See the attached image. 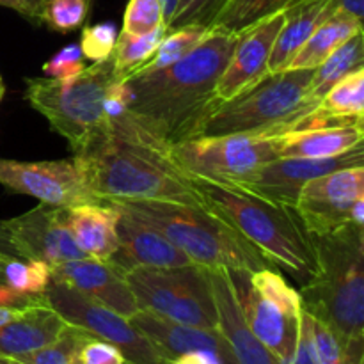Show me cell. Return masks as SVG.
<instances>
[{
  "label": "cell",
  "mask_w": 364,
  "mask_h": 364,
  "mask_svg": "<svg viewBox=\"0 0 364 364\" xmlns=\"http://www.w3.org/2000/svg\"><path fill=\"white\" fill-rule=\"evenodd\" d=\"M235 43L233 32L210 28L198 46L171 66L124 78L130 87L128 116L167 148L194 137L220 102L215 85Z\"/></svg>",
  "instance_id": "6da1fadb"
},
{
  "label": "cell",
  "mask_w": 364,
  "mask_h": 364,
  "mask_svg": "<svg viewBox=\"0 0 364 364\" xmlns=\"http://www.w3.org/2000/svg\"><path fill=\"white\" fill-rule=\"evenodd\" d=\"M91 194L105 199H159L205 206L192 178L174 164L169 148L142 130L128 112L73 155Z\"/></svg>",
  "instance_id": "7a4b0ae2"
},
{
  "label": "cell",
  "mask_w": 364,
  "mask_h": 364,
  "mask_svg": "<svg viewBox=\"0 0 364 364\" xmlns=\"http://www.w3.org/2000/svg\"><path fill=\"white\" fill-rule=\"evenodd\" d=\"M316 269L302 284V308L364 363V226L350 223L309 235Z\"/></svg>",
  "instance_id": "3957f363"
},
{
  "label": "cell",
  "mask_w": 364,
  "mask_h": 364,
  "mask_svg": "<svg viewBox=\"0 0 364 364\" xmlns=\"http://www.w3.org/2000/svg\"><path fill=\"white\" fill-rule=\"evenodd\" d=\"M205 208L230 224L272 265L302 284L316 269L315 249L294 208L263 199L238 185L192 178Z\"/></svg>",
  "instance_id": "277c9868"
},
{
  "label": "cell",
  "mask_w": 364,
  "mask_h": 364,
  "mask_svg": "<svg viewBox=\"0 0 364 364\" xmlns=\"http://www.w3.org/2000/svg\"><path fill=\"white\" fill-rule=\"evenodd\" d=\"M105 201L155 228L183 251L191 262L206 269H228L245 274L272 269V263L255 245L205 206L159 199Z\"/></svg>",
  "instance_id": "5b68a950"
},
{
  "label": "cell",
  "mask_w": 364,
  "mask_h": 364,
  "mask_svg": "<svg viewBox=\"0 0 364 364\" xmlns=\"http://www.w3.org/2000/svg\"><path fill=\"white\" fill-rule=\"evenodd\" d=\"M311 77L313 70L269 73L235 98L217 103L194 137L283 135L297 130L320 105L309 98Z\"/></svg>",
  "instance_id": "8992f818"
},
{
  "label": "cell",
  "mask_w": 364,
  "mask_h": 364,
  "mask_svg": "<svg viewBox=\"0 0 364 364\" xmlns=\"http://www.w3.org/2000/svg\"><path fill=\"white\" fill-rule=\"evenodd\" d=\"M114 80L117 78L110 55L85 66L70 80L25 78V100L48 121L52 130L70 142L77 155L109 128L105 96Z\"/></svg>",
  "instance_id": "52a82bcc"
},
{
  "label": "cell",
  "mask_w": 364,
  "mask_h": 364,
  "mask_svg": "<svg viewBox=\"0 0 364 364\" xmlns=\"http://www.w3.org/2000/svg\"><path fill=\"white\" fill-rule=\"evenodd\" d=\"M139 309L178 323L219 329L208 269L198 263L167 269L137 267L123 274Z\"/></svg>",
  "instance_id": "ba28073f"
},
{
  "label": "cell",
  "mask_w": 364,
  "mask_h": 364,
  "mask_svg": "<svg viewBox=\"0 0 364 364\" xmlns=\"http://www.w3.org/2000/svg\"><path fill=\"white\" fill-rule=\"evenodd\" d=\"M169 155L191 178L244 185L277 156V135H210L169 146Z\"/></svg>",
  "instance_id": "9c48e42d"
},
{
  "label": "cell",
  "mask_w": 364,
  "mask_h": 364,
  "mask_svg": "<svg viewBox=\"0 0 364 364\" xmlns=\"http://www.w3.org/2000/svg\"><path fill=\"white\" fill-rule=\"evenodd\" d=\"M245 277L244 287L233 279L245 322L281 364H288L297 347L301 295L274 269H262Z\"/></svg>",
  "instance_id": "30bf717a"
},
{
  "label": "cell",
  "mask_w": 364,
  "mask_h": 364,
  "mask_svg": "<svg viewBox=\"0 0 364 364\" xmlns=\"http://www.w3.org/2000/svg\"><path fill=\"white\" fill-rule=\"evenodd\" d=\"M45 301L66 323L80 327L92 336L119 348L127 364H167L130 318L75 288L52 279L45 290Z\"/></svg>",
  "instance_id": "8fae6325"
},
{
  "label": "cell",
  "mask_w": 364,
  "mask_h": 364,
  "mask_svg": "<svg viewBox=\"0 0 364 364\" xmlns=\"http://www.w3.org/2000/svg\"><path fill=\"white\" fill-rule=\"evenodd\" d=\"M0 252L18 259H36L50 267L87 258L66 224V208L39 205L27 213L0 220Z\"/></svg>",
  "instance_id": "7c38bea8"
},
{
  "label": "cell",
  "mask_w": 364,
  "mask_h": 364,
  "mask_svg": "<svg viewBox=\"0 0 364 364\" xmlns=\"http://www.w3.org/2000/svg\"><path fill=\"white\" fill-rule=\"evenodd\" d=\"M0 185L14 194H23L57 208L100 203L85 183L75 156L45 162H21L0 159Z\"/></svg>",
  "instance_id": "4fadbf2b"
},
{
  "label": "cell",
  "mask_w": 364,
  "mask_h": 364,
  "mask_svg": "<svg viewBox=\"0 0 364 364\" xmlns=\"http://www.w3.org/2000/svg\"><path fill=\"white\" fill-rule=\"evenodd\" d=\"M359 198H364V166L345 167L309 180L294 210L309 235H322L350 224Z\"/></svg>",
  "instance_id": "5bb4252c"
},
{
  "label": "cell",
  "mask_w": 364,
  "mask_h": 364,
  "mask_svg": "<svg viewBox=\"0 0 364 364\" xmlns=\"http://www.w3.org/2000/svg\"><path fill=\"white\" fill-rule=\"evenodd\" d=\"M364 166V148L354 149L327 159H306V156H279L265 164L252 174L244 185L238 187L252 192L263 199L294 208L299 192L313 178L323 176L345 167Z\"/></svg>",
  "instance_id": "9a60e30c"
},
{
  "label": "cell",
  "mask_w": 364,
  "mask_h": 364,
  "mask_svg": "<svg viewBox=\"0 0 364 364\" xmlns=\"http://www.w3.org/2000/svg\"><path fill=\"white\" fill-rule=\"evenodd\" d=\"M283 21L284 9H279L237 32L235 48L215 85L220 102L235 98L269 75L270 52Z\"/></svg>",
  "instance_id": "2e32d148"
},
{
  "label": "cell",
  "mask_w": 364,
  "mask_h": 364,
  "mask_svg": "<svg viewBox=\"0 0 364 364\" xmlns=\"http://www.w3.org/2000/svg\"><path fill=\"white\" fill-rule=\"evenodd\" d=\"M117 212H119V219L116 223L117 249L107 259L117 272L127 274L128 270L137 267L167 269V267H183L194 263L155 228L141 223L127 212L121 210Z\"/></svg>",
  "instance_id": "e0dca14e"
},
{
  "label": "cell",
  "mask_w": 364,
  "mask_h": 364,
  "mask_svg": "<svg viewBox=\"0 0 364 364\" xmlns=\"http://www.w3.org/2000/svg\"><path fill=\"white\" fill-rule=\"evenodd\" d=\"M130 322L148 338L149 343L156 348L167 364L198 350L213 352L226 364H238L219 329H203L178 323L144 309H139L135 315H132Z\"/></svg>",
  "instance_id": "ac0fdd59"
},
{
  "label": "cell",
  "mask_w": 364,
  "mask_h": 364,
  "mask_svg": "<svg viewBox=\"0 0 364 364\" xmlns=\"http://www.w3.org/2000/svg\"><path fill=\"white\" fill-rule=\"evenodd\" d=\"M363 121L329 119L315 110L301 128L277 135V156L327 159L341 155L363 146Z\"/></svg>",
  "instance_id": "d6986e66"
},
{
  "label": "cell",
  "mask_w": 364,
  "mask_h": 364,
  "mask_svg": "<svg viewBox=\"0 0 364 364\" xmlns=\"http://www.w3.org/2000/svg\"><path fill=\"white\" fill-rule=\"evenodd\" d=\"M219 331L238 364H281L279 359L252 334L242 311L233 276L228 269H208Z\"/></svg>",
  "instance_id": "ffe728a7"
},
{
  "label": "cell",
  "mask_w": 364,
  "mask_h": 364,
  "mask_svg": "<svg viewBox=\"0 0 364 364\" xmlns=\"http://www.w3.org/2000/svg\"><path fill=\"white\" fill-rule=\"evenodd\" d=\"M52 279L75 288L127 318L139 311V306L124 276L109 265V262L78 258L59 263L52 267Z\"/></svg>",
  "instance_id": "44dd1931"
},
{
  "label": "cell",
  "mask_w": 364,
  "mask_h": 364,
  "mask_svg": "<svg viewBox=\"0 0 364 364\" xmlns=\"http://www.w3.org/2000/svg\"><path fill=\"white\" fill-rule=\"evenodd\" d=\"M68 323L48 304L21 309L11 322L0 326V355L18 359L53 343Z\"/></svg>",
  "instance_id": "7402d4cb"
},
{
  "label": "cell",
  "mask_w": 364,
  "mask_h": 364,
  "mask_svg": "<svg viewBox=\"0 0 364 364\" xmlns=\"http://www.w3.org/2000/svg\"><path fill=\"white\" fill-rule=\"evenodd\" d=\"M119 212L107 201L66 208V224L87 258L107 262L117 249L116 223Z\"/></svg>",
  "instance_id": "603a6c76"
},
{
  "label": "cell",
  "mask_w": 364,
  "mask_h": 364,
  "mask_svg": "<svg viewBox=\"0 0 364 364\" xmlns=\"http://www.w3.org/2000/svg\"><path fill=\"white\" fill-rule=\"evenodd\" d=\"M327 2L329 0H291L283 7L284 21L270 52L269 73L287 70L316 25L323 20Z\"/></svg>",
  "instance_id": "cb8c5ba5"
},
{
  "label": "cell",
  "mask_w": 364,
  "mask_h": 364,
  "mask_svg": "<svg viewBox=\"0 0 364 364\" xmlns=\"http://www.w3.org/2000/svg\"><path fill=\"white\" fill-rule=\"evenodd\" d=\"M363 32V21L345 13H333L323 18L287 70H315L347 39Z\"/></svg>",
  "instance_id": "d4e9b609"
},
{
  "label": "cell",
  "mask_w": 364,
  "mask_h": 364,
  "mask_svg": "<svg viewBox=\"0 0 364 364\" xmlns=\"http://www.w3.org/2000/svg\"><path fill=\"white\" fill-rule=\"evenodd\" d=\"M359 68H364V34L358 32L350 39L338 46L318 68L313 70L311 82H309V98L320 103L326 92L336 82L354 73Z\"/></svg>",
  "instance_id": "484cf974"
},
{
  "label": "cell",
  "mask_w": 364,
  "mask_h": 364,
  "mask_svg": "<svg viewBox=\"0 0 364 364\" xmlns=\"http://www.w3.org/2000/svg\"><path fill=\"white\" fill-rule=\"evenodd\" d=\"M318 110L329 119L350 121L364 117V68L347 75L320 100Z\"/></svg>",
  "instance_id": "4316f807"
},
{
  "label": "cell",
  "mask_w": 364,
  "mask_h": 364,
  "mask_svg": "<svg viewBox=\"0 0 364 364\" xmlns=\"http://www.w3.org/2000/svg\"><path fill=\"white\" fill-rule=\"evenodd\" d=\"M166 34V25L159 27L156 31L148 32V34H128V32L121 31V34H117L116 45L112 50L114 75H116L117 80H124L139 66H142L151 57V53L155 52Z\"/></svg>",
  "instance_id": "83f0119b"
},
{
  "label": "cell",
  "mask_w": 364,
  "mask_h": 364,
  "mask_svg": "<svg viewBox=\"0 0 364 364\" xmlns=\"http://www.w3.org/2000/svg\"><path fill=\"white\" fill-rule=\"evenodd\" d=\"M210 28L198 27V25H188V27L176 28V31H167L160 45L151 53V57L142 66H139L132 75L149 73V71L171 66L176 60H180L181 57L187 55L194 46H198Z\"/></svg>",
  "instance_id": "f1b7e54d"
},
{
  "label": "cell",
  "mask_w": 364,
  "mask_h": 364,
  "mask_svg": "<svg viewBox=\"0 0 364 364\" xmlns=\"http://www.w3.org/2000/svg\"><path fill=\"white\" fill-rule=\"evenodd\" d=\"M288 2L291 0H228L210 28H223L237 34L262 18L283 9Z\"/></svg>",
  "instance_id": "f546056e"
},
{
  "label": "cell",
  "mask_w": 364,
  "mask_h": 364,
  "mask_svg": "<svg viewBox=\"0 0 364 364\" xmlns=\"http://www.w3.org/2000/svg\"><path fill=\"white\" fill-rule=\"evenodd\" d=\"M91 334L68 323L53 343L14 359L20 364H80V348Z\"/></svg>",
  "instance_id": "4dcf8cb0"
},
{
  "label": "cell",
  "mask_w": 364,
  "mask_h": 364,
  "mask_svg": "<svg viewBox=\"0 0 364 364\" xmlns=\"http://www.w3.org/2000/svg\"><path fill=\"white\" fill-rule=\"evenodd\" d=\"M4 279L13 290L28 295H43L52 281V267L36 259H18L7 256L4 259Z\"/></svg>",
  "instance_id": "1f68e13d"
},
{
  "label": "cell",
  "mask_w": 364,
  "mask_h": 364,
  "mask_svg": "<svg viewBox=\"0 0 364 364\" xmlns=\"http://www.w3.org/2000/svg\"><path fill=\"white\" fill-rule=\"evenodd\" d=\"M91 0H45L38 13V21L52 31L66 34L84 25Z\"/></svg>",
  "instance_id": "d6a6232c"
},
{
  "label": "cell",
  "mask_w": 364,
  "mask_h": 364,
  "mask_svg": "<svg viewBox=\"0 0 364 364\" xmlns=\"http://www.w3.org/2000/svg\"><path fill=\"white\" fill-rule=\"evenodd\" d=\"M228 0H178L176 9L171 16L169 23L166 25L167 31L198 25V27L210 28L212 21L223 9Z\"/></svg>",
  "instance_id": "836d02e7"
},
{
  "label": "cell",
  "mask_w": 364,
  "mask_h": 364,
  "mask_svg": "<svg viewBox=\"0 0 364 364\" xmlns=\"http://www.w3.org/2000/svg\"><path fill=\"white\" fill-rule=\"evenodd\" d=\"M166 25L160 0H128L123 16V32L148 34Z\"/></svg>",
  "instance_id": "e575fe53"
},
{
  "label": "cell",
  "mask_w": 364,
  "mask_h": 364,
  "mask_svg": "<svg viewBox=\"0 0 364 364\" xmlns=\"http://www.w3.org/2000/svg\"><path fill=\"white\" fill-rule=\"evenodd\" d=\"M116 39L117 31L112 21L87 25V27L82 28L80 50L85 59L100 63V60H105L112 55Z\"/></svg>",
  "instance_id": "d590c367"
},
{
  "label": "cell",
  "mask_w": 364,
  "mask_h": 364,
  "mask_svg": "<svg viewBox=\"0 0 364 364\" xmlns=\"http://www.w3.org/2000/svg\"><path fill=\"white\" fill-rule=\"evenodd\" d=\"M80 45H68L43 64V73L55 80H70L85 70Z\"/></svg>",
  "instance_id": "8d00e7d4"
},
{
  "label": "cell",
  "mask_w": 364,
  "mask_h": 364,
  "mask_svg": "<svg viewBox=\"0 0 364 364\" xmlns=\"http://www.w3.org/2000/svg\"><path fill=\"white\" fill-rule=\"evenodd\" d=\"M313 338H315L316 355L320 364H364L355 361L343 348L336 336L323 326L322 322L313 318Z\"/></svg>",
  "instance_id": "74e56055"
},
{
  "label": "cell",
  "mask_w": 364,
  "mask_h": 364,
  "mask_svg": "<svg viewBox=\"0 0 364 364\" xmlns=\"http://www.w3.org/2000/svg\"><path fill=\"white\" fill-rule=\"evenodd\" d=\"M80 364H127V359L119 348L91 334L80 348Z\"/></svg>",
  "instance_id": "f35d334b"
},
{
  "label": "cell",
  "mask_w": 364,
  "mask_h": 364,
  "mask_svg": "<svg viewBox=\"0 0 364 364\" xmlns=\"http://www.w3.org/2000/svg\"><path fill=\"white\" fill-rule=\"evenodd\" d=\"M288 364H320L316 355L315 338H313V316L302 308L301 327H299L297 347H295L294 358Z\"/></svg>",
  "instance_id": "ab89813d"
},
{
  "label": "cell",
  "mask_w": 364,
  "mask_h": 364,
  "mask_svg": "<svg viewBox=\"0 0 364 364\" xmlns=\"http://www.w3.org/2000/svg\"><path fill=\"white\" fill-rule=\"evenodd\" d=\"M333 13H345L348 16H354L363 21L364 0H329L326 7V16H329Z\"/></svg>",
  "instance_id": "60d3db41"
},
{
  "label": "cell",
  "mask_w": 364,
  "mask_h": 364,
  "mask_svg": "<svg viewBox=\"0 0 364 364\" xmlns=\"http://www.w3.org/2000/svg\"><path fill=\"white\" fill-rule=\"evenodd\" d=\"M43 2L45 0H20L21 7L25 11V18H28V20H38V13L41 9Z\"/></svg>",
  "instance_id": "b9f144b4"
},
{
  "label": "cell",
  "mask_w": 364,
  "mask_h": 364,
  "mask_svg": "<svg viewBox=\"0 0 364 364\" xmlns=\"http://www.w3.org/2000/svg\"><path fill=\"white\" fill-rule=\"evenodd\" d=\"M352 223L358 224V226H364V198H359L358 201L352 206Z\"/></svg>",
  "instance_id": "7bdbcfd3"
},
{
  "label": "cell",
  "mask_w": 364,
  "mask_h": 364,
  "mask_svg": "<svg viewBox=\"0 0 364 364\" xmlns=\"http://www.w3.org/2000/svg\"><path fill=\"white\" fill-rule=\"evenodd\" d=\"M20 313H21V309H11V308H2V306H0V326H4V323H7V322H11L13 318H16Z\"/></svg>",
  "instance_id": "ee69618b"
},
{
  "label": "cell",
  "mask_w": 364,
  "mask_h": 364,
  "mask_svg": "<svg viewBox=\"0 0 364 364\" xmlns=\"http://www.w3.org/2000/svg\"><path fill=\"white\" fill-rule=\"evenodd\" d=\"M162 2V7H164V21H166V25L169 23L171 16H173L174 9H176V2L178 0H160Z\"/></svg>",
  "instance_id": "f6af8a7d"
},
{
  "label": "cell",
  "mask_w": 364,
  "mask_h": 364,
  "mask_svg": "<svg viewBox=\"0 0 364 364\" xmlns=\"http://www.w3.org/2000/svg\"><path fill=\"white\" fill-rule=\"evenodd\" d=\"M0 6H2V7H9V9L16 11V13L23 14V16H25V11H23V7H21L20 0H0Z\"/></svg>",
  "instance_id": "bcb514c9"
},
{
  "label": "cell",
  "mask_w": 364,
  "mask_h": 364,
  "mask_svg": "<svg viewBox=\"0 0 364 364\" xmlns=\"http://www.w3.org/2000/svg\"><path fill=\"white\" fill-rule=\"evenodd\" d=\"M4 259H6V255L0 252V287L6 284V279H4Z\"/></svg>",
  "instance_id": "7dc6e473"
},
{
  "label": "cell",
  "mask_w": 364,
  "mask_h": 364,
  "mask_svg": "<svg viewBox=\"0 0 364 364\" xmlns=\"http://www.w3.org/2000/svg\"><path fill=\"white\" fill-rule=\"evenodd\" d=\"M4 95H6V85H4V80H2V77H0V102H2Z\"/></svg>",
  "instance_id": "c3c4849f"
},
{
  "label": "cell",
  "mask_w": 364,
  "mask_h": 364,
  "mask_svg": "<svg viewBox=\"0 0 364 364\" xmlns=\"http://www.w3.org/2000/svg\"><path fill=\"white\" fill-rule=\"evenodd\" d=\"M0 364H13V359L4 358V355H0Z\"/></svg>",
  "instance_id": "681fc988"
},
{
  "label": "cell",
  "mask_w": 364,
  "mask_h": 364,
  "mask_svg": "<svg viewBox=\"0 0 364 364\" xmlns=\"http://www.w3.org/2000/svg\"><path fill=\"white\" fill-rule=\"evenodd\" d=\"M13 364H20V363H18V361H14V359H13Z\"/></svg>",
  "instance_id": "f907efd6"
}]
</instances>
